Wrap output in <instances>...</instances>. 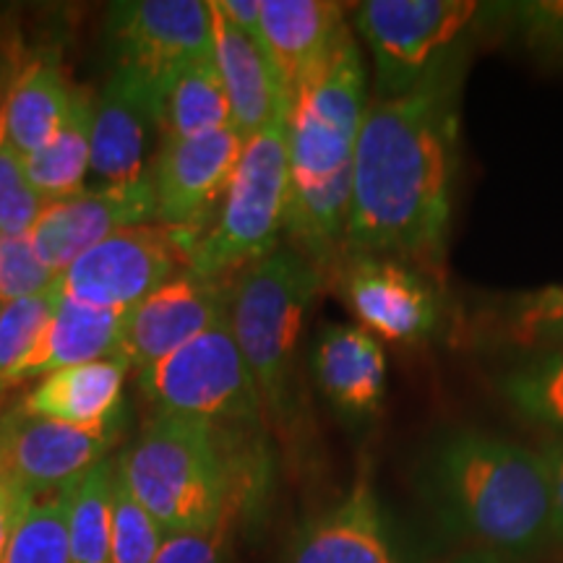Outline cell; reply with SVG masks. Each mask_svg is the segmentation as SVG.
Instances as JSON below:
<instances>
[{
	"label": "cell",
	"instance_id": "603a6c76",
	"mask_svg": "<svg viewBox=\"0 0 563 563\" xmlns=\"http://www.w3.org/2000/svg\"><path fill=\"white\" fill-rule=\"evenodd\" d=\"M125 373L129 368L118 357L55 371L21 399V412L70 426H112L121 410Z\"/></svg>",
	"mask_w": 563,
	"mask_h": 563
},
{
	"label": "cell",
	"instance_id": "ab89813d",
	"mask_svg": "<svg viewBox=\"0 0 563 563\" xmlns=\"http://www.w3.org/2000/svg\"><path fill=\"white\" fill-rule=\"evenodd\" d=\"M11 391H13V386H9L5 382H0V418H3L5 412H9V399H11Z\"/></svg>",
	"mask_w": 563,
	"mask_h": 563
},
{
	"label": "cell",
	"instance_id": "484cf974",
	"mask_svg": "<svg viewBox=\"0 0 563 563\" xmlns=\"http://www.w3.org/2000/svg\"><path fill=\"white\" fill-rule=\"evenodd\" d=\"M490 342L522 355L563 350V285L514 292L485 319Z\"/></svg>",
	"mask_w": 563,
	"mask_h": 563
},
{
	"label": "cell",
	"instance_id": "7402d4cb",
	"mask_svg": "<svg viewBox=\"0 0 563 563\" xmlns=\"http://www.w3.org/2000/svg\"><path fill=\"white\" fill-rule=\"evenodd\" d=\"M121 319L123 313L84 306V302L70 300L63 292L58 308H55L53 319L37 344L30 350V355L13 365L3 382L16 389L24 382L45 378L55 371L70 368V365L112 357L118 334H121Z\"/></svg>",
	"mask_w": 563,
	"mask_h": 563
},
{
	"label": "cell",
	"instance_id": "d6986e66",
	"mask_svg": "<svg viewBox=\"0 0 563 563\" xmlns=\"http://www.w3.org/2000/svg\"><path fill=\"white\" fill-rule=\"evenodd\" d=\"M154 125L152 89L129 70L112 68L95 102L91 162L104 186H133L146 178L144 152Z\"/></svg>",
	"mask_w": 563,
	"mask_h": 563
},
{
	"label": "cell",
	"instance_id": "9c48e42d",
	"mask_svg": "<svg viewBox=\"0 0 563 563\" xmlns=\"http://www.w3.org/2000/svg\"><path fill=\"white\" fill-rule=\"evenodd\" d=\"M203 232L146 222L125 228L60 274L63 292L84 306L125 313L186 272Z\"/></svg>",
	"mask_w": 563,
	"mask_h": 563
},
{
	"label": "cell",
	"instance_id": "5b68a950",
	"mask_svg": "<svg viewBox=\"0 0 563 563\" xmlns=\"http://www.w3.org/2000/svg\"><path fill=\"white\" fill-rule=\"evenodd\" d=\"M323 282L327 272L292 245H279L232 279V334L256 382L264 418L279 426L292 418L295 350Z\"/></svg>",
	"mask_w": 563,
	"mask_h": 563
},
{
	"label": "cell",
	"instance_id": "7c38bea8",
	"mask_svg": "<svg viewBox=\"0 0 563 563\" xmlns=\"http://www.w3.org/2000/svg\"><path fill=\"white\" fill-rule=\"evenodd\" d=\"M115 68L129 70L152 91L175 70L214 58L211 3L203 0H125L108 13Z\"/></svg>",
	"mask_w": 563,
	"mask_h": 563
},
{
	"label": "cell",
	"instance_id": "1f68e13d",
	"mask_svg": "<svg viewBox=\"0 0 563 563\" xmlns=\"http://www.w3.org/2000/svg\"><path fill=\"white\" fill-rule=\"evenodd\" d=\"M498 16L506 19L509 32L517 34L527 51L540 60L563 66V0L501 3Z\"/></svg>",
	"mask_w": 563,
	"mask_h": 563
},
{
	"label": "cell",
	"instance_id": "f1b7e54d",
	"mask_svg": "<svg viewBox=\"0 0 563 563\" xmlns=\"http://www.w3.org/2000/svg\"><path fill=\"white\" fill-rule=\"evenodd\" d=\"M70 483L30 506L0 563H70L68 548Z\"/></svg>",
	"mask_w": 563,
	"mask_h": 563
},
{
	"label": "cell",
	"instance_id": "ffe728a7",
	"mask_svg": "<svg viewBox=\"0 0 563 563\" xmlns=\"http://www.w3.org/2000/svg\"><path fill=\"white\" fill-rule=\"evenodd\" d=\"M211 26L214 66L230 102L232 129L243 139H251L290 110V97L262 40L230 24L214 5Z\"/></svg>",
	"mask_w": 563,
	"mask_h": 563
},
{
	"label": "cell",
	"instance_id": "44dd1931",
	"mask_svg": "<svg viewBox=\"0 0 563 563\" xmlns=\"http://www.w3.org/2000/svg\"><path fill=\"white\" fill-rule=\"evenodd\" d=\"M76 87L55 55L24 63L0 100V144L30 157L51 141L66 121Z\"/></svg>",
	"mask_w": 563,
	"mask_h": 563
},
{
	"label": "cell",
	"instance_id": "4316f807",
	"mask_svg": "<svg viewBox=\"0 0 563 563\" xmlns=\"http://www.w3.org/2000/svg\"><path fill=\"white\" fill-rule=\"evenodd\" d=\"M496 386L519 418L563 439V350L517 357Z\"/></svg>",
	"mask_w": 563,
	"mask_h": 563
},
{
	"label": "cell",
	"instance_id": "d590c367",
	"mask_svg": "<svg viewBox=\"0 0 563 563\" xmlns=\"http://www.w3.org/2000/svg\"><path fill=\"white\" fill-rule=\"evenodd\" d=\"M34 501L37 498L16 477L0 470V561H3V555L13 540V532L19 530L21 519H24V514L30 511Z\"/></svg>",
	"mask_w": 563,
	"mask_h": 563
},
{
	"label": "cell",
	"instance_id": "f546056e",
	"mask_svg": "<svg viewBox=\"0 0 563 563\" xmlns=\"http://www.w3.org/2000/svg\"><path fill=\"white\" fill-rule=\"evenodd\" d=\"M167 532L141 506L115 464L112 483V563H154Z\"/></svg>",
	"mask_w": 563,
	"mask_h": 563
},
{
	"label": "cell",
	"instance_id": "d4e9b609",
	"mask_svg": "<svg viewBox=\"0 0 563 563\" xmlns=\"http://www.w3.org/2000/svg\"><path fill=\"white\" fill-rule=\"evenodd\" d=\"M95 102V95L87 87H76L74 102L58 133L42 150L24 157L26 178L45 203L84 191V175L91 162Z\"/></svg>",
	"mask_w": 563,
	"mask_h": 563
},
{
	"label": "cell",
	"instance_id": "7a4b0ae2",
	"mask_svg": "<svg viewBox=\"0 0 563 563\" xmlns=\"http://www.w3.org/2000/svg\"><path fill=\"white\" fill-rule=\"evenodd\" d=\"M412 485L452 543L530 561L551 548V488L540 449L452 428L426 443Z\"/></svg>",
	"mask_w": 563,
	"mask_h": 563
},
{
	"label": "cell",
	"instance_id": "4fadbf2b",
	"mask_svg": "<svg viewBox=\"0 0 563 563\" xmlns=\"http://www.w3.org/2000/svg\"><path fill=\"white\" fill-rule=\"evenodd\" d=\"M232 279L235 277H201L191 269L175 274L150 298L123 313L112 357L139 376L183 344L209 332L230 313Z\"/></svg>",
	"mask_w": 563,
	"mask_h": 563
},
{
	"label": "cell",
	"instance_id": "277c9868",
	"mask_svg": "<svg viewBox=\"0 0 563 563\" xmlns=\"http://www.w3.org/2000/svg\"><path fill=\"white\" fill-rule=\"evenodd\" d=\"M253 428L154 415L115 464L162 530H194L251 509L258 477Z\"/></svg>",
	"mask_w": 563,
	"mask_h": 563
},
{
	"label": "cell",
	"instance_id": "4dcf8cb0",
	"mask_svg": "<svg viewBox=\"0 0 563 563\" xmlns=\"http://www.w3.org/2000/svg\"><path fill=\"white\" fill-rule=\"evenodd\" d=\"M63 298L60 277L45 292L30 295L11 302H0V382L30 350L51 323L55 308Z\"/></svg>",
	"mask_w": 563,
	"mask_h": 563
},
{
	"label": "cell",
	"instance_id": "6da1fadb",
	"mask_svg": "<svg viewBox=\"0 0 563 563\" xmlns=\"http://www.w3.org/2000/svg\"><path fill=\"white\" fill-rule=\"evenodd\" d=\"M464 60L394 100H371L355 150L342 256L397 258L441 282L460 175Z\"/></svg>",
	"mask_w": 563,
	"mask_h": 563
},
{
	"label": "cell",
	"instance_id": "f35d334b",
	"mask_svg": "<svg viewBox=\"0 0 563 563\" xmlns=\"http://www.w3.org/2000/svg\"><path fill=\"white\" fill-rule=\"evenodd\" d=\"M446 563H532L530 559H517V555L493 553V551H477V548H462L454 553Z\"/></svg>",
	"mask_w": 563,
	"mask_h": 563
},
{
	"label": "cell",
	"instance_id": "30bf717a",
	"mask_svg": "<svg viewBox=\"0 0 563 563\" xmlns=\"http://www.w3.org/2000/svg\"><path fill=\"white\" fill-rule=\"evenodd\" d=\"M282 563H431L371 481L368 464L334 504L292 532Z\"/></svg>",
	"mask_w": 563,
	"mask_h": 563
},
{
	"label": "cell",
	"instance_id": "ac0fdd59",
	"mask_svg": "<svg viewBox=\"0 0 563 563\" xmlns=\"http://www.w3.org/2000/svg\"><path fill=\"white\" fill-rule=\"evenodd\" d=\"M386 350L357 323L321 329L313 347V378L347 426H368L386 402Z\"/></svg>",
	"mask_w": 563,
	"mask_h": 563
},
{
	"label": "cell",
	"instance_id": "52a82bcc",
	"mask_svg": "<svg viewBox=\"0 0 563 563\" xmlns=\"http://www.w3.org/2000/svg\"><path fill=\"white\" fill-rule=\"evenodd\" d=\"M287 112L256 136L245 139L228 194L191 253V272L201 277H232L279 249L290 186Z\"/></svg>",
	"mask_w": 563,
	"mask_h": 563
},
{
	"label": "cell",
	"instance_id": "8fae6325",
	"mask_svg": "<svg viewBox=\"0 0 563 563\" xmlns=\"http://www.w3.org/2000/svg\"><path fill=\"white\" fill-rule=\"evenodd\" d=\"M327 282H334L357 327L378 342L420 344L439 332V282L410 264L350 253L336 258Z\"/></svg>",
	"mask_w": 563,
	"mask_h": 563
},
{
	"label": "cell",
	"instance_id": "60d3db41",
	"mask_svg": "<svg viewBox=\"0 0 563 563\" xmlns=\"http://www.w3.org/2000/svg\"><path fill=\"white\" fill-rule=\"evenodd\" d=\"M0 452H3V418H0Z\"/></svg>",
	"mask_w": 563,
	"mask_h": 563
},
{
	"label": "cell",
	"instance_id": "e0dca14e",
	"mask_svg": "<svg viewBox=\"0 0 563 563\" xmlns=\"http://www.w3.org/2000/svg\"><path fill=\"white\" fill-rule=\"evenodd\" d=\"M258 40L290 100L295 91L327 68L352 34L344 5L329 0H258Z\"/></svg>",
	"mask_w": 563,
	"mask_h": 563
},
{
	"label": "cell",
	"instance_id": "cb8c5ba5",
	"mask_svg": "<svg viewBox=\"0 0 563 563\" xmlns=\"http://www.w3.org/2000/svg\"><path fill=\"white\" fill-rule=\"evenodd\" d=\"M154 129L167 139H196L232 129L228 95L214 58H201L175 70L152 91Z\"/></svg>",
	"mask_w": 563,
	"mask_h": 563
},
{
	"label": "cell",
	"instance_id": "5bb4252c",
	"mask_svg": "<svg viewBox=\"0 0 563 563\" xmlns=\"http://www.w3.org/2000/svg\"><path fill=\"white\" fill-rule=\"evenodd\" d=\"M243 144L235 129L162 141L150 170L154 222L207 230L238 170Z\"/></svg>",
	"mask_w": 563,
	"mask_h": 563
},
{
	"label": "cell",
	"instance_id": "836d02e7",
	"mask_svg": "<svg viewBox=\"0 0 563 563\" xmlns=\"http://www.w3.org/2000/svg\"><path fill=\"white\" fill-rule=\"evenodd\" d=\"M60 274L47 269L26 235H0V302L45 292Z\"/></svg>",
	"mask_w": 563,
	"mask_h": 563
},
{
	"label": "cell",
	"instance_id": "83f0119b",
	"mask_svg": "<svg viewBox=\"0 0 563 563\" xmlns=\"http://www.w3.org/2000/svg\"><path fill=\"white\" fill-rule=\"evenodd\" d=\"M112 483L115 460L104 456L70 483V563H112Z\"/></svg>",
	"mask_w": 563,
	"mask_h": 563
},
{
	"label": "cell",
	"instance_id": "3957f363",
	"mask_svg": "<svg viewBox=\"0 0 563 563\" xmlns=\"http://www.w3.org/2000/svg\"><path fill=\"white\" fill-rule=\"evenodd\" d=\"M368 104V70L350 34L327 68L295 91L287 112L285 232L292 249L327 274L342 256L355 150Z\"/></svg>",
	"mask_w": 563,
	"mask_h": 563
},
{
	"label": "cell",
	"instance_id": "d6a6232c",
	"mask_svg": "<svg viewBox=\"0 0 563 563\" xmlns=\"http://www.w3.org/2000/svg\"><path fill=\"white\" fill-rule=\"evenodd\" d=\"M45 207L26 178L24 159L0 144V235H26Z\"/></svg>",
	"mask_w": 563,
	"mask_h": 563
},
{
	"label": "cell",
	"instance_id": "ba28073f",
	"mask_svg": "<svg viewBox=\"0 0 563 563\" xmlns=\"http://www.w3.org/2000/svg\"><path fill=\"white\" fill-rule=\"evenodd\" d=\"M154 415L262 428L264 407L230 327V313L165 361L139 373Z\"/></svg>",
	"mask_w": 563,
	"mask_h": 563
},
{
	"label": "cell",
	"instance_id": "74e56055",
	"mask_svg": "<svg viewBox=\"0 0 563 563\" xmlns=\"http://www.w3.org/2000/svg\"><path fill=\"white\" fill-rule=\"evenodd\" d=\"M214 11H220L230 24L238 30L258 37V21H262V11H258V0H211Z\"/></svg>",
	"mask_w": 563,
	"mask_h": 563
},
{
	"label": "cell",
	"instance_id": "e575fe53",
	"mask_svg": "<svg viewBox=\"0 0 563 563\" xmlns=\"http://www.w3.org/2000/svg\"><path fill=\"white\" fill-rule=\"evenodd\" d=\"M238 519L241 514H224L211 525L170 532L154 563H228Z\"/></svg>",
	"mask_w": 563,
	"mask_h": 563
},
{
	"label": "cell",
	"instance_id": "8992f818",
	"mask_svg": "<svg viewBox=\"0 0 563 563\" xmlns=\"http://www.w3.org/2000/svg\"><path fill=\"white\" fill-rule=\"evenodd\" d=\"M496 3L475 0H365L352 11L357 37L376 70V100L410 95L431 76L467 55L481 21L493 19Z\"/></svg>",
	"mask_w": 563,
	"mask_h": 563
},
{
	"label": "cell",
	"instance_id": "8d00e7d4",
	"mask_svg": "<svg viewBox=\"0 0 563 563\" xmlns=\"http://www.w3.org/2000/svg\"><path fill=\"white\" fill-rule=\"evenodd\" d=\"M540 454L551 488V548H563V439H548Z\"/></svg>",
	"mask_w": 563,
	"mask_h": 563
},
{
	"label": "cell",
	"instance_id": "9a60e30c",
	"mask_svg": "<svg viewBox=\"0 0 563 563\" xmlns=\"http://www.w3.org/2000/svg\"><path fill=\"white\" fill-rule=\"evenodd\" d=\"M154 220L150 173L133 186H104L47 201L26 232L47 269L63 274L84 253L125 228Z\"/></svg>",
	"mask_w": 563,
	"mask_h": 563
},
{
	"label": "cell",
	"instance_id": "2e32d148",
	"mask_svg": "<svg viewBox=\"0 0 563 563\" xmlns=\"http://www.w3.org/2000/svg\"><path fill=\"white\" fill-rule=\"evenodd\" d=\"M118 439V422L102 428L70 426L60 420L30 418L13 407L3 415L0 470L24 485L34 498L66 488L108 456Z\"/></svg>",
	"mask_w": 563,
	"mask_h": 563
}]
</instances>
